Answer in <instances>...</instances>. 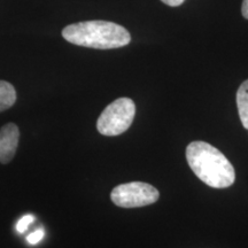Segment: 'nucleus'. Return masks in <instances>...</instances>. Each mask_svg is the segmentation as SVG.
<instances>
[{
  "mask_svg": "<svg viewBox=\"0 0 248 248\" xmlns=\"http://www.w3.org/2000/svg\"><path fill=\"white\" fill-rule=\"evenodd\" d=\"M186 160L195 176L210 187L226 188L235 181L230 161L208 142L192 141L186 147Z\"/></svg>",
  "mask_w": 248,
  "mask_h": 248,
  "instance_id": "nucleus-1",
  "label": "nucleus"
},
{
  "mask_svg": "<svg viewBox=\"0 0 248 248\" xmlns=\"http://www.w3.org/2000/svg\"><path fill=\"white\" fill-rule=\"evenodd\" d=\"M62 37L74 45L97 49L123 47L131 42V36L125 28L102 20L69 24L62 30Z\"/></svg>",
  "mask_w": 248,
  "mask_h": 248,
  "instance_id": "nucleus-2",
  "label": "nucleus"
},
{
  "mask_svg": "<svg viewBox=\"0 0 248 248\" xmlns=\"http://www.w3.org/2000/svg\"><path fill=\"white\" fill-rule=\"evenodd\" d=\"M136 105L130 98L116 99L105 108L97 122L98 131L104 136L122 135L133 122Z\"/></svg>",
  "mask_w": 248,
  "mask_h": 248,
  "instance_id": "nucleus-3",
  "label": "nucleus"
},
{
  "mask_svg": "<svg viewBox=\"0 0 248 248\" xmlns=\"http://www.w3.org/2000/svg\"><path fill=\"white\" fill-rule=\"evenodd\" d=\"M160 193L154 186L142 182L117 185L110 193L114 204L122 208H138L156 202Z\"/></svg>",
  "mask_w": 248,
  "mask_h": 248,
  "instance_id": "nucleus-4",
  "label": "nucleus"
},
{
  "mask_svg": "<svg viewBox=\"0 0 248 248\" xmlns=\"http://www.w3.org/2000/svg\"><path fill=\"white\" fill-rule=\"evenodd\" d=\"M20 131L16 124L8 123L0 129V163L7 164L16 153Z\"/></svg>",
  "mask_w": 248,
  "mask_h": 248,
  "instance_id": "nucleus-5",
  "label": "nucleus"
},
{
  "mask_svg": "<svg viewBox=\"0 0 248 248\" xmlns=\"http://www.w3.org/2000/svg\"><path fill=\"white\" fill-rule=\"evenodd\" d=\"M237 107L241 124L248 130V79L241 83L237 91Z\"/></svg>",
  "mask_w": 248,
  "mask_h": 248,
  "instance_id": "nucleus-6",
  "label": "nucleus"
},
{
  "mask_svg": "<svg viewBox=\"0 0 248 248\" xmlns=\"http://www.w3.org/2000/svg\"><path fill=\"white\" fill-rule=\"evenodd\" d=\"M16 101V91L11 83L0 80V113L11 108Z\"/></svg>",
  "mask_w": 248,
  "mask_h": 248,
  "instance_id": "nucleus-7",
  "label": "nucleus"
},
{
  "mask_svg": "<svg viewBox=\"0 0 248 248\" xmlns=\"http://www.w3.org/2000/svg\"><path fill=\"white\" fill-rule=\"evenodd\" d=\"M35 222V216L30 215V214H27V215H24L22 218L18 219L17 224H16V230L17 232H20V233H23V232H26L28 230V228L32 224V223Z\"/></svg>",
  "mask_w": 248,
  "mask_h": 248,
  "instance_id": "nucleus-8",
  "label": "nucleus"
},
{
  "mask_svg": "<svg viewBox=\"0 0 248 248\" xmlns=\"http://www.w3.org/2000/svg\"><path fill=\"white\" fill-rule=\"evenodd\" d=\"M44 231L43 230H37L35 232H32V233H30L29 235L27 237V241L29 243L30 245H36L38 244L40 240L44 238Z\"/></svg>",
  "mask_w": 248,
  "mask_h": 248,
  "instance_id": "nucleus-9",
  "label": "nucleus"
},
{
  "mask_svg": "<svg viewBox=\"0 0 248 248\" xmlns=\"http://www.w3.org/2000/svg\"><path fill=\"white\" fill-rule=\"evenodd\" d=\"M161 1H162L163 4L171 6V7H178V6H181L185 0H161Z\"/></svg>",
  "mask_w": 248,
  "mask_h": 248,
  "instance_id": "nucleus-10",
  "label": "nucleus"
},
{
  "mask_svg": "<svg viewBox=\"0 0 248 248\" xmlns=\"http://www.w3.org/2000/svg\"><path fill=\"white\" fill-rule=\"evenodd\" d=\"M241 13L243 16L248 20V0H244L243 6H241Z\"/></svg>",
  "mask_w": 248,
  "mask_h": 248,
  "instance_id": "nucleus-11",
  "label": "nucleus"
}]
</instances>
